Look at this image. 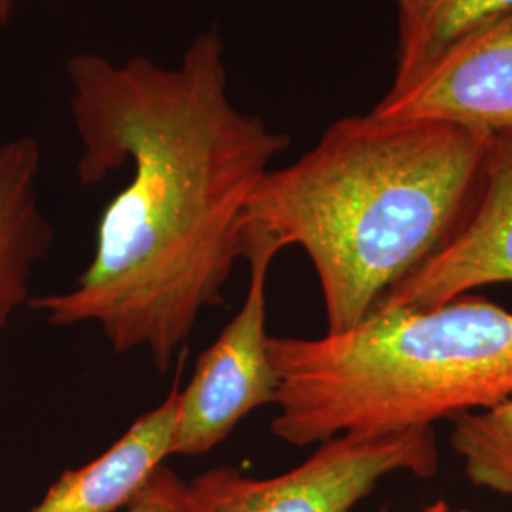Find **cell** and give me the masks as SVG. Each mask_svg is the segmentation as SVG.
Listing matches in <instances>:
<instances>
[{"instance_id":"obj_2","label":"cell","mask_w":512,"mask_h":512,"mask_svg":"<svg viewBox=\"0 0 512 512\" xmlns=\"http://www.w3.org/2000/svg\"><path fill=\"white\" fill-rule=\"evenodd\" d=\"M490 137L372 112L340 118L296 162L262 177L241 230L300 247L319 279L327 332L351 329L456 236Z\"/></svg>"},{"instance_id":"obj_9","label":"cell","mask_w":512,"mask_h":512,"mask_svg":"<svg viewBox=\"0 0 512 512\" xmlns=\"http://www.w3.org/2000/svg\"><path fill=\"white\" fill-rule=\"evenodd\" d=\"M40 169L35 137L0 139V334L29 304L35 266L54 245V228L40 205Z\"/></svg>"},{"instance_id":"obj_6","label":"cell","mask_w":512,"mask_h":512,"mask_svg":"<svg viewBox=\"0 0 512 512\" xmlns=\"http://www.w3.org/2000/svg\"><path fill=\"white\" fill-rule=\"evenodd\" d=\"M374 116L512 133V12L461 38L423 73L389 88Z\"/></svg>"},{"instance_id":"obj_14","label":"cell","mask_w":512,"mask_h":512,"mask_svg":"<svg viewBox=\"0 0 512 512\" xmlns=\"http://www.w3.org/2000/svg\"><path fill=\"white\" fill-rule=\"evenodd\" d=\"M421 512H450V507H448V503L444 499H437V501H433L429 507H425Z\"/></svg>"},{"instance_id":"obj_15","label":"cell","mask_w":512,"mask_h":512,"mask_svg":"<svg viewBox=\"0 0 512 512\" xmlns=\"http://www.w3.org/2000/svg\"><path fill=\"white\" fill-rule=\"evenodd\" d=\"M378 512H389V511H387V509H385V507H384V509H380V511H378Z\"/></svg>"},{"instance_id":"obj_10","label":"cell","mask_w":512,"mask_h":512,"mask_svg":"<svg viewBox=\"0 0 512 512\" xmlns=\"http://www.w3.org/2000/svg\"><path fill=\"white\" fill-rule=\"evenodd\" d=\"M397 52L391 88L423 73L461 38L512 12V0H395Z\"/></svg>"},{"instance_id":"obj_4","label":"cell","mask_w":512,"mask_h":512,"mask_svg":"<svg viewBox=\"0 0 512 512\" xmlns=\"http://www.w3.org/2000/svg\"><path fill=\"white\" fill-rule=\"evenodd\" d=\"M433 427L385 435H338L283 475L251 478L217 467L188 486L202 512H351L387 476L439 473Z\"/></svg>"},{"instance_id":"obj_13","label":"cell","mask_w":512,"mask_h":512,"mask_svg":"<svg viewBox=\"0 0 512 512\" xmlns=\"http://www.w3.org/2000/svg\"><path fill=\"white\" fill-rule=\"evenodd\" d=\"M18 0H0V25H6L16 10Z\"/></svg>"},{"instance_id":"obj_16","label":"cell","mask_w":512,"mask_h":512,"mask_svg":"<svg viewBox=\"0 0 512 512\" xmlns=\"http://www.w3.org/2000/svg\"><path fill=\"white\" fill-rule=\"evenodd\" d=\"M459 512H471V511H467V509H463V511H459Z\"/></svg>"},{"instance_id":"obj_5","label":"cell","mask_w":512,"mask_h":512,"mask_svg":"<svg viewBox=\"0 0 512 512\" xmlns=\"http://www.w3.org/2000/svg\"><path fill=\"white\" fill-rule=\"evenodd\" d=\"M249 287L238 313L203 351L179 395L173 456L196 458L230 437L243 418L274 404L277 374L268 353V279L281 245L256 230H241Z\"/></svg>"},{"instance_id":"obj_1","label":"cell","mask_w":512,"mask_h":512,"mask_svg":"<svg viewBox=\"0 0 512 512\" xmlns=\"http://www.w3.org/2000/svg\"><path fill=\"white\" fill-rule=\"evenodd\" d=\"M67 78L80 183L126 164L131 179L73 289L29 306L55 327L93 323L116 353L147 349L167 372L202 311L226 304L245 207L291 137L234 105L219 29L196 35L175 67L86 52Z\"/></svg>"},{"instance_id":"obj_7","label":"cell","mask_w":512,"mask_h":512,"mask_svg":"<svg viewBox=\"0 0 512 512\" xmlns=\"http://www.w3.org/2000/svg\"><path fill=\"white\" fill-rule=\"evenodd\" d=\"M497 283H512V133L490 137L475 203L456 236L374 310H425Z\"/></svg>"},{"instance_id":"obj_8","label":"cell","mask_w":512,"mask_h":512,"mask_svg":"<svg viewBox=\"0 0 512 512\" xmlns=\"http://www.w3.org/2000/svg\"><path fill=\"white\" fill-rule=\"evenodd\" d=\"M181 389L143 414L128 431L88 465L65 471L29 512H116L143 490L165 459L173 456V435Z\"/></svg>"},{"instance_id":"obj_12","label":"cell","mask_w":512,"mask_h":512,"mask_svg":"<svg viewBox=\"0 0 512 512\" xmlns=\"http://www.w3.org/2000/svg\"><path fill=\"white\" fill-rule=\"evenodd\" d=\"M126 512H202L190 486L169 467L162 465L150 476L143 490L129 501Z\"/></svg>"},{"instance_id":"obj_3","label":"cell","mask_w":512,"mask_h":512,"mask_svg":"<svg viewBox=\"0 0 512 512\" xmlns=\"http://www.w3.org/2000/svg\"><path fill=\"white\" fill-rule=\"evenodd\" d=\"M272 431L293 446L433 427L512 399V311L480 294L374 310L323 336H270Z\"/></svg>"},{"instance_id":"obj_11","label":"cell","mask_w":512,"mask_h":512,"mask_svg":"<svg viewBox=\"0 0 512 512\" xmlns=\"http://www.w3.org/2000/svg\"><path fill=\"white\" fill-rule=\"evenodd\" d=\"M450 421V446L469 482L512 499V399Z\"/></svg>"}]
</instances>
